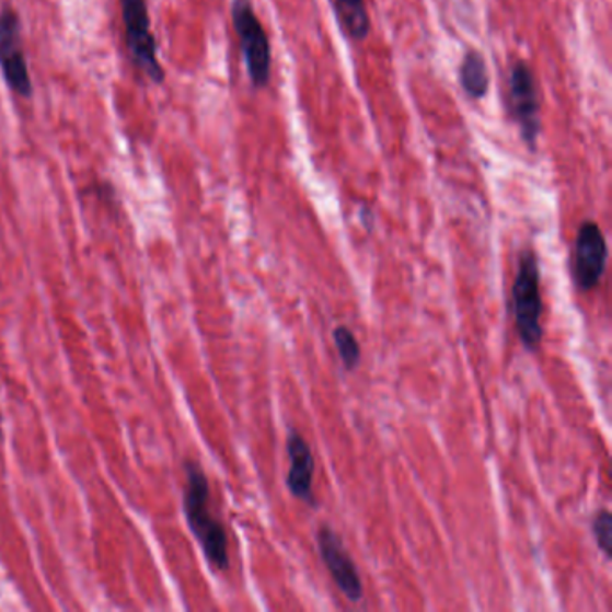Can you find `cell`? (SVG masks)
I'll list each match as a JSON object with an SVG mask.
<instances>
[{
	"label": "cell",
	"mask_w": 612,
	"mask_h": 612,
	"mask_svg": "<svg viewBox=\"0 0 612 612\" xmlns=\"http://www.w3.org/2000/svg\"><path fill=\"white\" fill-rule=\"evenodd\" d=\"M207 474L196 462H185L184 512L205 557L218 569H229V539L223 524L210 513Z\"/></svg>",
	"instance_id": "obj_1"
},
{
	"label": "cell",
	"mask_w": 612,
	"mask_h": 612,
	"mask_svg": "<svg viewBox=\"0 0 612 612\" xmlns=\"http://www.w3.org/2000/svg\"><path fill=\"white\" fill-rule=\"evenodd\" d=\"M512 314L519 338L528 350H538L543 342V299L538 255L524 250L519 257L518 275L512 286Z\"/></svg>",
	"instance_id": "obj_2"
},
{
	"label": "cell",
	"mask_w": 612,
	"mask_h": 612,
	"mask_svg": "<svg viewBox=\"0 0 612 612\" xmlns=\"http://www.w3.org/2000/svg\"><path fill=\"white\" fill-rule=\"evenodd\" d=\"M232 22L240 38L250 81L257 89H263L268 85L272 76V45L263 24L255 15L252 0L232 2Z\"/></svg>",
	"instance_id": "obj_3"
},
{
	"label": "cell",
	"mask_w": 612,
	"mask_h": 612,
	"mask_svg": "<svg viewBox=\"0 0 612 612\" xmlns=\"http://www.w3.org/2000/svg\"><path fill=\"white\" fill-rule=\"evenodd\" d=\"M508 92H510L512 117L519 126L521 137L530 150H535L543 123H541L538 83L533 78L532 69L524 61L513 63L508 78Z\"/></svg>",
	"instance_id": "obj_4"
},
{
	"label": "cell",
	"mask_w": 612,
	"mask_h": 612,
	"mask_svg": "<svg viewBox=\"0 0 612 612\" xmlns=\"http://www.w3.org/2000/svg\"><path fill=\"white\" fill-rule=\"evenodd\" d=\"M125 22L126 42L139 67L154 83L164 81V69L157 60V44L151 35L150 15L146 0H119Z\"/></svg>",
	"instance_id": "obj_5"
},
{
	"label": "cell",
	"mask_w": 612,
	"mask_h": 612,
	"mask_svg": "<svg viewBox=\"0 0 612 612\" xmlns=\"http://www.w3.org/2000/svg\"><path fill=\"white\" fill-rule=\"evenodd\" d=\"M608 241L594 221H584L575 241L573 279L582 291H591L602 280L608 264Z\"/></svg>",
	"instance_id": "obj_6"
},
{
	"label": "cell",
	"mask_w": 612,
	"mask_h": 612,
	"mask_svg": "<svg viewBox=\"0 0 612 612\" xmlns=\"http://www.w3.org/2000/svg\"><path fill=\"white\" fill-rule=\"evenodd\" d=\"M320 557L325 564L328 575L333 578L336 588L349 598L350 602H359L363 598V582L359 577L358 568L345 550L344 541L333 528L320 527L316 533Z\"/></svg>",
	"instance_id": "obj_7"
},
{
	"label": "cell",
	"mask_w": 612,
	"mask_h": 612,
	"mask_svg": "<svg viewBox=\"0 0 612 612\" xmlns=\"http://www.w3.org/2000/svg\"><path fill=\"white\" fill-rule=\"evenodd\" d=\"M0 67L11 90L22 97L33 94L30 69L21 44V21L10 8L0 13Z\"/></svg>",
	"instance_id": "obj_8"
},
{
	"label": "cell",
	"mask_w": 612,
	"mask_h": 612,
	"mask_svg": "<svg viewBox=\"0 0 612 612\" xmlns=\"http://www.w3.org/2000/svg\"><path fill=\"white\" fill-rule=\"evenodd\" d=\"M289 473L286 478L289 493L308 505H316L313 493L314 457L304 437L299 431L288 435Z\"/></svg>",
	"instance_id": "obj_9"
},
{
	"label": "cell",
	"mask_w": 612,
	"mask_h": 612,
	"mask_svg": "<svg viewBox=\"0 0 612 612\" xmlns=\"http://www.w3.org/2000/svg\"><path fill=\"white\" fill-rule=\"evenodd\" d=\"M460 83H462L463 92L473 100L478 101L487 95L490 76H488L485 58L480 55L478 50H467L463 56L462 66H460Z\"/></svg>",
	"instance_id": "obj_10"
},
{
	"label": "cell",
	"mask_w": 612,
	"mask_h": 612,
	"mask_svg": "<svg viewBox=\"0 0 612 612\" xmlns=\"http://www.w3.org/2000/svg\"><path fill=\"white\" fill-rule=\"evenodd\" d=\"M338 15L345 31L354 41H365L369 36L370 19L365 0H336Z\"/></svg>",
	"instance_id": "obj_11"
},
{
	"label": "cell",
	"mask_w": 612,
	"mask_h": 612,
	"mask_svg": "<svg viewBox=\"0 0 612 612\" xmlns=\"http://www.w3.org/2000/svg\"><path fill=\"white\" fill-rule=\"evenodd\" d=\"M333 339L345 369H356L361 361V347L353 331L347 325H338L333 331Z\"/></svg>",
	"instance_id": "obj_12"
},
{
	"label": "cell",
	"mask_w": 612,
	"mask_h": 612,
	"mask_svg": "<svg viewBox=\"0 0 612 612\" xmlns=\"http://www.w3.org/2000/svg\"><path fill=\"white\" fill-rule=\"evenodd\" d=\"M592 535L597 541L598 547L602 550L605 558H611L612 555V516L609 510H600V512L592 518L591 523Z\"/></svg>",
	"instance_id": "obj_13"
}]
</instances>
